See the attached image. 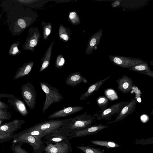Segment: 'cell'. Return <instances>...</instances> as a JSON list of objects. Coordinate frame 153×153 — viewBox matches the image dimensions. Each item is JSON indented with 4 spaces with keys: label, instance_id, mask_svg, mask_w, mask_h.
Segmentation results:
<instances>
[{
    "label": "cell",
    "instance_id": "cell-12",
    "mask_svg": "<svg viewBox=\"0 0 153 153\" xmlns=\"http://www.w3.org/2000/svg\"><path fill=\"white\" fill-rule=\"evenodd\" d=\"M137 102L136 98L135 97H134L123 108L114 121L108 122L107 124H110L121 121L128 115L132 113L135 109Z\"/></svg>",
    "mask_w": 153,
    "mask_h": 153
},
{
    "label": "cell",
    "instance_id": "cell-20",
    "mask_svg": "<svg viewBox=\"0 0 153 153\" xmlns=\"http://www.w3.org/2000/svg\"><path fill=\"white\" fill-rule=\"evenodd\" d=\"M128 68L130 70L153 77V71L145 64L136 65L130 67Z\"/></svg>",
    "mask_w": 153,
    "mask_h": 153
},
{
    "label": "cell",
    "instance_id": "cell-33",
    "mask_svg": "<svg viewBox=\"0 0 153 153\" xmlns=\"http://www.w3.org/2000/svg\"><path fill=\"white\" fill-rule=\"evenodd\" d=\"M13 134L0 135V144L8 141L13 138Z\"/></svg>",
    "mask_w": 153,
    "mask_h": 153
},
{
    "label": "cell",
    "instance_id": "cell-22",
    "mask_svg": "<svg viewBox=\"0 0 153 153\" xmlns=\"http://www.w3.org/2000/svg\"><path fill=\"white\" fill-rule=\"evenodd\" d=\"M90 142L94 145L104 146L108 149L117 148L120 146L117 143L112 141L93 140L91 141Z\"/></svg>",
    "mask_w": 153,
    "mask_h": 153
},
{
    "label": "cell",
    "instance_id": "cell-10",
    "mask_svg": "<svg viewBox=\"0 0 153 153\" xmlns=\"http://www.w3.org/2000/svg\"><path fill=\"white\" fill-rule=\"evenodd\" d=\"M28 32V35L22 46V48L25 50L33 51L37 44L40 39V34L38 29L36 28H30Z\"/></svg>",
    "mask_w": 153,
    "mask_h": 153
},
{
    "label": "cell",
    "instance_id": "cell-34",
    "mask_svg": "<svg viewBox=\"0 0 153 153\" xmlns=\"http://www.w3.org/2000/svg\"><path fill=\"white\" fill-rule=\"evenodd\" d=\"M113 61L114 63L117 65H120L122 63V60L118 57H115L113 59Z\"/></svg>",
    "mask_w": 153,
    "mask_h": 153
},
{
    "label": "cell",
    "instance_id": "cell-17",
    "mask_svg": "<svg viewBox=\"0 0 153 153\" xmlns=\"http://www.w3.org/2000/svg\"><path fill=\"white\" fill-rule=\"evenodd\" d=\"M65 82L68 85L72 87L76 86L82 82L87 83V80L81 75V73L76 72L69 75L67 78Z\"/></svg>",
    "mask_w": 153,
    "mask_h": 153
},
{
    "label": "cell",
    "instance_id": "cell-30",
    "mask_svg": "<svg viewBox=\"0 0 153 153\" xmlns=\"http://www.w3.org/2000/svg\"><path fill=\"white\" fill-rule=\"evenodd\" d=\"M11 113L8 110L0 108V120H8L12 117Z\"/></svg>",
    "mask_w": 153,
    "mask_h": 153
},
{
    "label": "cell",
    "instance_id": "cell-1",
    "mask_svg": "<svg viewBox=\"0 0 153 153\" xmlns=\"http://www.w3.org/2000/svg\"><path fill=\"white\" fill-rule=\"evenodd\" d=\"M7 22L12 36H18L33 22L31 12L25 7L7 13Z\"/></svg>",
    "mask_w": 153,
    "mask_h": 153
},
{
    "label": "cell",
    "instance_id": "cell-15",
    "mask_svg": "<svg viewBox=\"0 0 153 153\" xmlns=\"http://www.w3.org/2000/svg\"><path fill=\"white\" fill-rule=\"evenodd\" d=\"M7 102L16 112L22 116L25 117L28 114L29 112L24 102L18 97H14L8 98Z\"/></svg>",
    "mask_w": 153,
    "mask_h": 153
},
{
    "label": "cell",
    "instance_id": "cell-14",
    "mask_svg": "<svg viewBox=\"0 0 153 153\" xmlns=\"http://www.w3.org/2000/svg\"><path fill=\"white\" fill-rule=\"evenodd\" d=\"M44 138V143L54 144L70 140L66 133L59 131L48 134Z\"/></svg>",
    "mask_w": 153,
    "mask_h": 153
},
{
    "label": "cell",
    "instance_id": "cell-31",
    "mask_svg": "<svg viewBox=\"0 0 153 153\" xmlns=\"http://www.w3.org/2000/svg\"><path fill=\"white\" fill-rule=\"evenodd\" d=\"M69 19L73 24L77 25L80 22L78 15L75 12H71L69 15Z\"/></svg>",
    "mask_w": 153,
    "mask_h": 153
},
{
    "label": "cell",
    "instance_id": "cell-6",
    "mask_svg": "<svg viewBox=\"0 0 153 153\" xmlns=\"http://www.w3.org/2000/svg\"><path fill=\"white\" fill-rule=\"evenodd\" d=\"M23 99L28 107L34 109L36 103V92L33 85L30 82L23 84L20 87Z\"/></svg>",
    "mask_w": 153,
    "mask_h": 153
},
{
    "label": "cell",
    "instance_id": "cell-29",
    "mask_svg": "<svg viewBox=\"0 0 153 153\" xmlns=\"http://www.w3.org/2000/svg\"><path fill=\"white\" fill-rule=\"evenodd\" d=\"M15 97L13 94H9L5 93H0V108L6 110H8L9 106L4 102L0 100L2 98H11Z\"/></svg>",
    "mask_w": 153,
    "mask_h": 153
},
{
    "label": "cell",
    "instance_id": "cell-21",
    "mask_svg": "<svg viewBox=\"0 0 153 153\" xmlns=\"http://www.w3.org/2000/svg\"><path fill=\"white\" fill-rule=\"evenodd\" d=\"M54 42L53 41L51 44L46 51L44 57L42 59V63L39 70V72H42L48 67L51 58L53 45L54 44Z\"/></svg>",
    "mask_w": 153,
    "mask_h": 153
},
{
    "label": "cell",
    "instance_id": "cell-11",
    "mask_svg": "<svg viewBox=\"0 0 153 153\" xmlns=\"http://www.w3.org/2000/svg\"><path fill=\"white\" fill-rule=\"evenodd\" d=\"M22 119H15L0 125V135L14 134L25 123Z\"/></svg>",
    "mask_w": 153,
    "mask_h": 153
},
{
    "label": "cell",
    "instance_id": "cell-2",
    "mask_svg": "<svg viewBox=\"0 0 153 153\" xmlns=\"http://www.w3.org/2000/svg\"><path fill=\"white\" fill-rule=\"evenodd\" d=\"M95 118L86 112L75 117L65 119L62 125L57 130L67 135L87 128L93 123Z\"/></svg>",
    "mask_w": 153,
    "mask_h": 153
},
{
    "label": "cell",
    "instance_id": "cell-8",
    "mask_svg": "<svg viewBox=\"0 0 153 153\" xmlns=\"http://www.w3.org/2000/svg\"><path fill=\"white\" fill-rule=\"evenodd\" d=\"M45 153H71L72 150L69 140L54 144L45 143Z\"/></svg>",
    "mask_w": 153,
    "mask_h": 153
},
{
    "label": "cell",
    "instance_id": "cell-13",
    "mask_svg": "<svg viewBox=\"0 0 153 153\" xmlns=\"http://www.w3.org/2000/svg\"><path fill=\"white\" fill-rule=\"evenodd\" d=\"M83 108L82 106H79L69 107L55 111L50 115L48 118L49 119H53L65 117L79 112L82 110Z\"/></svg>",
    "mask_w": 153,
    "mask_h": 153
},
{
    "label": "cell",
    "instance_id": "cell-5",
    "mask_svg": "<svg viewBox=\"0 0 153 153\" xmlns=\"http://www.w3.org/2000/svg\"><path fill=\"white\" fill-rule=\"evenodd\" d=\"M13 139V143L21 142L23 144L27 143L31 146L33 149L32 153H42L46 147L42 139L30 135L21 134Z\"/></svg>",
    "mask_w": 153,
    "mask_h": 153
},
{
    "label": "cell",
    "instance_id": "cell-19",
    "mask_svg": "<svg viewBox=\"0 0 153 153\" xmlns=\"http://www.w3.org/2000/svg\"><path fill=\"white\" fill-rule=\"evenodd\" d=\"M34 64L33 61L25 63L16 71L13 79H18L27 75L31 71Z\"/></svg>",
    "mask_w": 153,
    "mask_h": 153
},
{
    "label": "cell",
    "instance_id": "cell-24",
    "mask_svg": "<svg viewBox=\"0 0 153 153\" xmlns=\"http://www.w3.org/2000/svg\"><path fill=\"white\" fill-rule=\"evenodd\" d=\"M108 99L104 96H100L97 100L96 103L98 107L102 111L106 109L108 103Z\"/></svg>",
    "mask_w": 153,
    "mask_h": 153
},
{
    "label": "cell",
    "instance_id": "cell-7",
    "mask_svg": "<svg viewBox=\"0 0 153 153\" xmlns=\"http://www.w3.org/2000/svg\"><path fill=\"white\" fill-rule=\"evenodd\" d=\"M129 102V101H122L113 104L104 110L99 111L100 113L94 114V116L96 117L95 119L98 120L103 119L109 120L114 115L119 114L123 108Z\"/></svg>",
    "mask_w": 153,
    "mask_h": 153
},
{
    "label": "cell",
    "instance_id": "cell-25",
    "mask_svg": "<svg viewBox=\"0 0 153 153\" xmlns=\"http://www.w3.org/2000/svg\"><path fill=\"white\" fill-rule=\"evenodd\" d=\"M23 144L21 142L13 143L11 146L12 151L14 153H29L27 150L22 147Z\"/></svg>",
    "mask_w": 153,
    "mask_h": 153
},
{
    "label": "cell",
    "instance_id": "cell-16",
    "mask_svg": "<svg viewBox=\"0 0 153 153\" xmlns=\"http://www.w3.org/2000/svg\"><path fill=\"white\" fill-rule=\"evenodd\" d=\"M116 82L118 84V90L123 93L131 91L134 86L132 79L125 75L118 79Z\"/></svg>",
    "mask_w": 153,
    "mask_h": 153
},
{
    "label": "cell",
    "instance_id": "cell-3",
    "mask_svg": "<svg viewBox=\"0 0 153 153\" xmlns=\"http://www.w3.org/2000/svg\"><path fill=\"white\" fill-rule=\"evenodd\" d=\"M40 85L46 96L42 109V113L44 114L53 103L59 102L63 100V97L57 88L51 86L48 83L41 82Z\"/></svg>",
    "mask_w": 153,
    "mask_h": 153
},
{
    "label": "cell",
    "instance_id": "cell-35",
    "mask_svg": "<svg viewBox=\"0 0 153 153\" xmlns=\"http://www.w3.org/2000/svg\"><path fill=\"white\" fill-rule=\"evenodd\" d=\"M96 44V39L95 38H92L91 40L89 45L91 47H93Z\"/></svg>",
    "mask_w": 153,
    "mask_h": 153
},
{
    "label": "cell",
    "instance_id": "cell-4",
    "mask_svg": "<svg viewBox=\"0 0 153 153\" xmlns=\"http://www.w3.org/2000/svg\"><path fill=\"white\" fill-rule=\"evenodd\" d=\"M64 119H57L47 120L40 123L23 130L29 131L37 130L41 131L45 137L53 132H57V130L62 125Z\"/></svg>",
    "mask_w": 153,
    "mask_h": 153
},
{
    "label": "cell",
    "instance_id": "cell-32",
    "mask_svg": "<svg viewBox=\"0 0 153 153\" xmlns=\"http://www.w3.org/2000/svg\"><path fill=\"white\" fill-rule=\"evenodd\" d=\"M65 63V59L61 54L58 55L56 59L55 66L58 68L63 67Z\"/></svg>",
    "mask_w": 153,
    "mask_h": 153
},
{
    "label": "cell",
    "instance_id": "cell-27",
    "mask_svg": "<svg viewBox=\"0 0 153 153\" xmlns=\"http://www.w3.org/2000/svg\"><path fill=\"white\" fill-rule=\"evenodd\" d=\"M42 25L43 28V39L46 40L50 34L52 30V25L50 23L42 22Z\"/></svg>",
    "mask_w": 153,
    "mask_h": 153
},
{
    "label": "cell",
    "instance_id": "cell-9",
    "mask_svg": "<svg viewBox=\"0 0 153 153\" xmlns=\"http://www.w3.org/2000/svg\"><path fill=\"white\" fill-rule=\"evenodd\" d=\"M108 127V125L101 123L91 125L90 126L74 132L67 134L69 140L74 137H82L96 134L101 131Z\"/></svg>",
    "mask_w": 153,
    "mask_h": 153
},
{
    "label": "cell",
    "instance_id": "cell-18",
    "mask_svg": "<svg viewBox=\"0 0 153 153\" xmlns=\"http://www.w3.org/2000/svg\"><path fill=\"white\" fill-rule=\"evenodd\" d=\"M111 77V76H108L103 79L100 80L91 85L88 87L86 91L82 94L79 100H85L96 91H97L102 84Z\"/></svg>",
    "mask_w": 153,
    "mask_h": 153
},
{
    "label": "cell",
    "instance_id": "cell-28",
    "mask_svg": "<svg viewBox=\"0 0 153 153\" xmlns=\"http://www.w3.org/2000/svg\"><path fill=\"white\" fill-rule=\"evenodd\" d=\"M59 35L60 39H62L65 41L69 40V37L66 28L61 24L59 28Z\"/></svg>",
    "mask_w": 153,
    "mask_h": 153
},
{
    "label": "cell",
    "instance_id": "cell-26",
    "mask_svg": "<svg viewBox=\"0 0 153 153\" xmlns=\"http://www.w3.org/2000/svg\"><path fill=\"white\" fill-rule=\"evenodd\" d=\"M20 45L19 41H17L16 42L13 43L11 45L8 51V54L9 55L15 56L19 54L21 51L18 49V47Z\"/></svg>",
    "mask_w": 153,
    "mask_h": 153
},
{
    "label": "cell",
    "instance_id": "cell-23",
    "mask_svg": "<svg viewBox=\"0 0 153 153\" xmlns=\"http://www.w3.org/2000/svg\"><path fill=\"white\" fill-rule=\"evenodd\" d=\"M76 148L85 153H105L100 148H95L85 146H78Z\"/></svg>",
    "mask_w": 153,
    "mask_h": 153
}]
</instances>
